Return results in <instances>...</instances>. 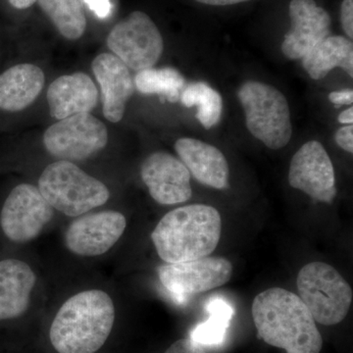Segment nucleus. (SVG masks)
<instances>
[{"label": "nucleus", "instance_id": "nucleus-1", "mask_svg": "<svg viewBox=\"0 0 353 353\" xmlns=\"http://www.w3.org/2000/svg\"><path fill=\"white\" fill-rule=\"evenodd\" d=\"M257 336L287 353H320L323 339L310 311L290 290L272 288L260 292L252 303Z\"/></svg>", "mask_w": 353, "mask_h": 353}, {"label": "nucleus", "instance_id": "nucleus-2", "mask_svg": "<svg viewBox=\"0 0 353 353\" xmlns=\"http://www.w3.org/2000/svg\"><path fill=\"white\" fill-rule=\"evenodd\" d=\"M115 307L101 290H83L58 311L50 331L51 345L59 353H94L112 331Z\"/></svg>", "mask_w": 353, "mask_h": 353}, {"label": "nucleus", "instance_id": "nucleus-3", "mask_svg": "<svg viewBox=\"0 0 353 353\" xmlns=\"http://www.w3.org/2000/svg\"><path fill=\"white\" fill-rule=\"evenodd\" d=\"M221 233L217 209L192 204L167 213L153 230L152 240L160 259L179 263L209 256L217 248Z\"/></svg>", "mask_w": 353, "mask_h": 353}, {"label": "nucleus", "instance_id": "nucleus-4", "mask_svg": "<svg viewBox=\"0 0 353 353\" xmlns=\"http://www.w3.org/2000/svg\"><path fill=\"white\" fill-rule=\"evenodd\" d=\"M39 190L53 208L77 217L103 205L110 192L103 183L88 175L73 162L59 160L44 169Z\"/></svg>", "mask_w": 353, "mask_h": 353}, {"label": "nucleus", "instance_id": "nucleus-5", "mask_svg": "<svg viewBox=\"0 0 353 353\" xmlns=\"http://www.w3.org/2000/svg\"><path fill=\"white\" fill-rule=\"evenodd\" d=\"M239 99L245 109L246 127L267 148L280 150L292 138L289 104L282 92L267 83L248 81L241 85Z\"/></svg>", "mask_w": 353, "mask_h": 353}, {"label": "nucleus", "instance_id": "nucleus-6", "mask_svg": "<svg viewBox=\"0 0 353 353\" xmlns=\"http://www.w3.org/2000/svg\"><path fill=\"white\" fill-rule=\"evenodd\" d=\"M299 297L316 323L333 326L343 322L352 303V290L333 266L311 262L296 279Z\"/></svg>", "mask_w": 353, "mask_h": 353}, {"label": "nucleus", "instance_id": "nucleus-7", "mask_svg": "<svg viewBox=\"0 0 353 353\" xmlns=\"http://www.w3.org/2000/svg\"><path fill=\"white\" fill-rule=\"evenodd\" d=\"M108 46L128 68L138 72L152 68L164 48L157 25L141 11L130 14L111 30Z\"/></svg>", "mask_w": 353, "mask_h": 353}, {"label": "nucleus", "instance_id": "nucleus-8", "mask_svg": "<svg viewBox=\"0 0 353 353\" xmlns=\"http://www.w3.org/2000/svg\"><path fill=\"white\" fill-rule=\"evenodd\" d=\"M108 141L105 125L90 113L59 120L43 134L46 150L53 157L70 162L92 157L103 150Z\"/></svg>", "mask_w": 353, "mask_h": 353}, {"label": "nucleus", "instance_id": "nucleus-9", "mask_svg": "<svg viewBox=\"0 0 353 353\" xmlns=\"http://www.w3.org/2000/svg\"><path fill=\"white\" fill-rule=\"evenodd\" d=\"M54 215L39 188L21 183L14 188L0 213V226L9 240L28 243L38 238Z\"/></svg>", "mask_w": 353, "mask_h": 353}, {"label": "nucleus", "instance_id": "nucleus-10", "mask_svg": "<svg viewBox=\"0 0 353 353\" xmlns=\"http://www.w3.org/2000/svg\"><path fill=\"white\" fill-rule=\"evenodd\" d=\"M232 274L233 265L224 257H202L167 263L159 268L162 285L178 301H185L190 294L205 292L226 284Z\"/></svg>", "mask_w": 353, "mask_h": 353}, {"label": "nucleus", "instance_id": "nucleus-11", "mask_svg": "<svg viewBox=\"0 0 353 353\" xmlns=\"http://www.w3.org/2000/svg\"><path fill=\"white\" fill-rule=\"evenodd\" d=\"M289 183L318 201L331 203L336 194V176L331 158L319 141L304 143L292 157Z\"/></svg>", "mask_w": 353, "mask_h": 353}, {"label": "nucleus", "instance_id": "nucleus-12", "mask_svg": "<svg viewBox=\"0 0 353 353\" xmlns=\"http://www.w3.org/2000/svg\"><path fill=\"white\" fill-rule=\"evenodd\" d=\"M125 216L118 211H101L74 220L65 233V245L79 256L104 254L124 234Z\"/></svg>", "mask_w": 353, "mask_h": 353}, {"label": "nucleus", "instance_id": "nucleus-13", "mask_svg": "<svg viewBox=\"0 0 353 353\" xmlns=\"http://www.w3.org/2000/svg\"><path fill=\"white\" fill-rule=\"evenodd\" d=\"M141 175L150 196L162 205L183 203L192 197L190 171L169 153L150 154L141 165Z\"/></svg>", "mask_w": 353, "mask_h": 353}, {"label": "nucleus", "instance_id": "nucleus-14", "mask_svg": "<svg viewBox=\"0 0 353 353\" xmlns=\"http://www.w3.org/2000/svg\"><path fill=\"white\" fill-rule=\"evenodd\" d=\"M292 29L285 36L282 51L289 59H301L313 48L331 36V17L314 0H292Z\"/></svg>", "mask_w": 353, "mask_h": 353}, {"label": "nucleus", "instance_id": "nucleus-15", "mask_svg": "<svg viewBox=\"0 0 353 353\" xmlns=\"http://www.w3.org/2000/svg\"><path fill=\"white\" fill-rule=\"evenodd\" d=\"M92 69L101 85L104 117L111 123L120 122L134 92L129 68L116 55L102 53L94 58Z\"/></svg>", "mask_w": 353, "mask_h": 353}, {"label": "nucleus", "instance_id": "nucleus-16", "mask_svg": "<svg viewBox=\"0 0 353 353\" xmlns=\"http://www.w3.org/2000/svg\"><path fill=\"white\" fill-rule=\"evenodd\" d=\"M175 150L197 182L216 190L229 188V164L217 148L199 139L183 138L176 141Z\"/></svg>", "mask_w": 353, "mask_h": 353}, {"label": "nucleus", "instance_id": "nucleus-17", "mask_svg": "<svg viewBox=\"0 0 353 353\" xmlns=\"http://www.w3.org/2000/svg\"><path fill=\"white\" fill-rule=\"evenodd\" d=\"M46 97L50 115L62 120L77 114L90 113L97 104L99 92L87 74L77 72L53 81Z\"/></svg>", "mask_w": 353, "mask_h": 353}, {"label": "nucleus", "instance_id": "nucleus-18", "mask_svg": "<svg viewBox=\"0 0 353 353\" xmlns=\"http://www.w3.org/2000/svg\"><path fill=\"white\" fill-rule=\"evenodd\" d=\"M36 282V274L26 262L18 259L0 261V321L24 314Z\"/></svg>", "mask_w": 353, "mask_h": 353}, {"label": "nucleus", "instance_id": "nucleus-19", "mask_svg": "<svg viewBox=\"0 0 353 353\" xmlns=\"http://www.w3.org/2000/svg\"><path fill=\"white\" fill-rule=\"evenodd\" d=\"M44 74L36 65L19 64L0 76V109L8 112L24 110L43 90Z\"/></svg>", "mask_w": 353, "mask_h": 353}, {"label": "nucleus", "instance_id": "nucleus-20", "mask_svg": "<svg viewBox=\"0 0 353 353\" xmlns=\"http://www.w3.org/2000/svg\"><path fill=\"white\" fill-rule=\"evenodd\" d=\"M301 59L303 68L313 80H321L336 67L353 77V44L352 39L345 37L329 36Z\"/></svg>", "mask_w": 353, "mask_h": 353}, {"label": "nucleus", "instance_id": "nucleus-21", "mask_svg": "<svg viewBox=\"0 0 353 353\" xmlns=\"http://www.w3.org/2000/svg\"><path fill=\"white\" fill-rule=\"evenodd\" d=\"M39 6L65 39H80L87 28L83 0H38Z\"/></svg>", "mask_w": 353, "mask_h": 353}, {"label": "nucleus", "instance_id": "nucleus-22", "mask_svg": "<svg viewBox=\"0 0 353 353\" xmlns=\"http://www.w3.org/2000/svg\"><path fill=\"white\" fill-rule=\"evenodd\" d=\"M181 101L185 108L197 106L196 119L204 129L210 130L220 122L223 99L219 92L204 82H194L183 88Z\"/></svg>", "mask_w": 353, "mask_h": 353}, {"label": "nucleus", "instance_id": "nucleus-23", "mask_svg": "<svg viewBox=\"0 0 353 353\" xmlns=\"http://www.w3.org/2000/svg\"><path fill=\"white\" fill-rule=\"evenodd\" d=\"M134 83L141 94L162 95L173 103L180 99L185 85V78L180 72L169 67L139 71Z\"/></svg>", "mask_w": 353, "mask_h": 353}, {"label": "nucleus", "instance_id": "nucleus-24", "mask_svg": "<svg viewBox=\"0 0 353 353\" xmlns=\"http://www.w3.org/2000/svg\"><path fill=\"white\" fill-rule=\"evenodd\" d=\"M208 321L197 325L190 339L201 345H217L223 343L228 327L234 316V309L225 299L213 297L206 304Z\"/></svg>", "mask_w": 353, "mask_h": 353}, {"label": "nucleus", "instance_id": "nucleus-25", "mask_svg": "<svg viewBox=\"0 0 353 353\" xmlns=\"http://www.w3.org/2000/svg\"><path fill=\"white\" fill-rule=\"evenodd\" d=\"M164 353H206V350L203 345L189 338L175 341Z\"/></svg>", "mask_w": 353, "mask_h": 353}, {"label": "nucleus", "instance_id": "nucleus-26", "mask_svg": "<svg viewBox=\"0 0 353 353\" xmlns=\"http://www.w3.org/2000/svg\"><path fill=\"white\" fill-rule=\"evenodd\" d=\"M341 22L348 39L353 38V0H343L341 7Z\"/></svg>", "mask_w": 353, "mask_h": 353}, {"label": "nucleus", "instance_id": "nucleus-27", "mask_svg": "<svg viewBox=\"0 0 353 353\" xmlns=\"http://www.w3.org/2000/svg\"><path fill=\"white\" fill-rule=\"evenodd\" d=\"M336 143L345 152H353V126L347 125L340 128L336 132Z\"/></svg>", "mask_w": 353, "mask_h": 353}, {"label": "nucleus", "instance_id": "nucleus-28", "mask_svg": "<svg viewBox=\"0 0 353 353\" xmlns=\"http://www.w3.org/2000/svg\"><path fill=\"white\" fill-rule=\"evenodd\" d=\"M83 2L99 19H105L112 12L110 0H83Z\"/></svg>", "mask_w": 353, "mask_h": 353}, {"label": "nucleus", "instance_id": "nucleus-29", "mask_svg": "<svg viewBox=\"0 0 353 353\" xmlns=\"http://www.w3.org/2000/svg\"><path fill=\"white\" fill-rule=\"evenodd\" d=\"M329 99L336 105H350L353 103V90H343L331 92L329 94Z\"/></svg>", "mask_w": 353, "mask_h": 353}, {"label": "nucleus", "instance_id": "nucleus-30", "mask_svg": "<svg viewBox=\"0 0 353 353\" xmlns=\"http://www.w3.org/2000/svg\"><path fill=\"white\" fill-rule=\"evenodd\" d=\"M199 3L206 6H234V4L241 3V2L250 1V0H196Z\"/></svg>", "mask_w": 353, "mask_h": 353}, {"label": "nucleus", "instance_id": "nucleus-31", "mask_svg": "<svg viewBox=\"0 0 353 353\" xmlns=\"http://www.w3.org/2000/svg\"><path fill=\"white\" fill-rule=\"evenodd\" d=\"M339 122L341 124L352 125L353 123V108L345 109L339 115Z\"/></svg>", "mask_w": 353, "mask_h": 353}, {"label": "nucleus", "instance_id": "nucleus-32", "mask_svg": "<svg viewBox=\"0 0 353 353\" xmlns=\"http://www.w3.org/2000/svg\"><path fill=\"white\" fill-rule=\"evenodd\" d=\"M8 1L14 8L27 9L31 7L34 2L38 1V0H8Z\"/></svg>", "mask_w": 353, "mask_h": 353}]
</instances>
